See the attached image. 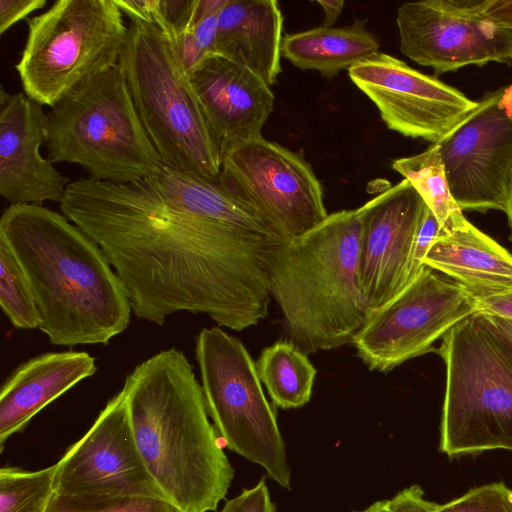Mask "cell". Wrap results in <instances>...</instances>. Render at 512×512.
<instances>
[{
    "label": "cell",
    "instance_id": "obj_19",
    "mask_svg": "<svg viewBox=\"0 0 512 512\" xmlns=\"http://www.w3.org/2000/svg\"><path fill=\"white\" fill-rule=\"evenodd\" d=\"M97 371L85 351L46 352L21 363L0 391V449L44 407Z\"/></svg>",
    "mask_w": 512,
    "mask_h": 512
},
{
    "label": "cell",
    "instance_id": "obj_33",
    "mask_svg": "<svg viewBox=\"0 0 512 512\" xmlns=\"http://www.w3.org/2000/svg\"><path fill=\"white\" fill-rule=\"evenodd\" d=\"M46 5L47 0H0V34Z\"/></svg>",
    "mask_w": 512,
    "mask_h": 512
},
{
    "label": "cell",
    "instance_id": "obj_24",
    "mask_svg": "<svg viewBox=\"0 0 512 512\" xmlns=\"http://www.w3.org/2000/svg\"><path fill=\"white\" fill-rule=\"evenodd\" d=\"M392 168L418 192L437 218L440 230H449L466 219L451 194L438 144L419 154L395 159Z\"/></svg>",
    "mask_w": 512,
    "mask_h": 512
},
{
    "label": "cell",
    "instance_id": "obj_35",
    "mask_svg": "<svg viewBox=\"0 0 512 512\" xmlns=\"http://www.w3.org/2000/svg\"><path fill=\"white\" fill-rule=\"evenodd\" d=\"M218 14L205 15L191 25L196 43L206 58L216 54Z\"/></svg>",
    "mask_w": 512,
    "mask_h": 512
},
{
    "label": "cell",
    "instance_id": "obj_38",
    "mask_svg": "<svg viewBox=\"0 0 512 512\" xmlns=\"http://www.w3.org/2000/svg\"><path fill=\"white\" fill-rule=\"evenodd\" d=\"M482 13L497 25L512 29V0H483Z\"/></svg>",
    "mask_w": 512,
    "mask_h": 512
},
{
    "label": "cell",
    "instance_id": "obj_23",
    "mask_svg": "<svg viewBox=\"0 0 512 512\" xmlns=\"http://www.w3.org/2000/svg\"><path fill=\"white\" fill-rule=\"evenodd\" d=\"M256 367L276 407L299 408L310 401L317 371L307 353L292 340L264 348Z\"/></svg>",
    "mask_w": 512,
    "mask_h": 512
},
{
    "label": "cell",
    "instance_id": "obj_14",
    "mask_svg": "<svg viewBox=\"0 0 512 512\" xmlns=\"http://www.w3.org/2000/svg\"><path fill=\"white\" fill-rule=\"evenodd\" d=\"M348 75L377 107L388 129L432 144L438 143L478 103L382 52L350 68Z\"/></svg>",
    "mask_w": 512,
    "mask_h": 512
},
{
    "label": "cell",
    "instance_id": "obj_6",
    "mask_svg": "<svg viewBox=\"0 0 512 512\" xmlns=\"http://www.w3.org/2000/svg\"><path fill=\"white\" fill-rule=\"evenodd\" d=\"M47 118L49 160L80 165L90 179L131 183L163 166L119 64L78 86Z\"/></svg>",
    "mask_w": 512,
    "mask_h": 512
},
{
    "label": "cell",
    "instance_id": "obj_21",
    "mask_svg": "<svg viewBox=\"0 0 512 512\" xmlns=\"http://www.w3.org/2000/svg\"><path fill=\"white\" fill-rule=\"evenodd\" d=\"M423 265L445 274L474 296L512 289V254L467 219L439 231Z\"/></svg>",
    "mask_w": 512,
    "mask_h": 512
},
{
    "label": "cell",
    "instance_id": "obj_20",
    "mask_svg": "<svg viewBox=\"0 0 512 512\" xmlns=\"http://www.w3.org/2000/svg\"><path fill=\"white\" fill-rule=\"evenodd\" d=\"M283 16L275 0H228L218 14L216 54L276 83L281 72Z\"/></svg>",
    "mask_w": 512,
    "mask_h": 512
},
{
    "label": "cell",
    "instance_id": "obj_31",
    "mask_svg": "<svg viewBox=\"0 0 512 512\" xmlns=\"http://www.w3.org/2000/svg\"><path fill=\"white\" fill-rule=\"evenodd\" d=\"M389 512H435L436 502L429 501L419 485H412L387 500Z\"/></svg>",
    "mask_w": 512,
    "mask_h": 512
},
{
    "label": "cell",
    "instance_id": "obj_28",
    "mask_svg": "<svg viewBox=\"0 0 512 512\" xmlns=\"http://www.w3.org/2000/svg\"><path fill=\"white\" fill-rule=\"evenodd\" d=\"M435 512H512V488L503 482L471 488L446 503H437Z\"/></svg>",
    "mask_w": 512,
    "mask_h": 512
},
{
    "label": "cell",
    "instance_id": "obj_34",
    "mask_svg": "<svg viewBox=\"0 0 512 512\" xmlns=\"http://www.w3.org/2000/svg\"><path fill=\"white\" fill-rule=\"evenodd\" d=\"M477 314L493 340L512 360V320L496 315Z\"/></svg>",
    "mask_w": 512,
    "mask_h": 512
},
{
    "label": "cell",
    "instance_id": "obj_13",
    "mask_svg": "<svg viewBox=\"0 0 512 512\" xmlns=\"http://www.w3.org/2000/svg\"><path fill=\"white\" fill-rule=\"evenodd\" d=\"M483 1L420 0L399 6L400 51L436 74L512 62V29L482 13Z\"/></svg>",
    "mask_w": 512,
    "mask_h": 512
},
{
    "label": "cell",
    "instance_id": "obj_16",
    "mask_svg": "<svg viewBox=\"0 0 512 512\" xmlns=\"http://www.w3.org/2000/svg\"><path fill=\"white\" fill-rule=\"evenodd\" d=\"M426 207L406 179L360 207L359 277L372 310L417 277L413 251Z\"/></svg>",
    "mask_w": 512,
    "mask_h": 512
},
{
    "label": "cell",
    "instance_id": "obj_27",
    "mask_svg": "<svg viewBox=\"0 0 512 512\" xmlns=\"http://www.w3.org/2000/svg\"><path fill=\"white\" fill-rule=\"evenodd\" d=\"M46 512H180L165 498L53 493Z\"/></svg>",
    "mask_w": 512,
    "mask_h": 512
},
{
    "label": "cell",
    "instance_id": "obj_7",
    "mask_svg": "<svg viewBox=\"0 0 512 512\" xmlns=\"http://www.w3.org/2000/svg\"><path fill=\"white\" fill-rule=\"evenodd\" d=\"M437 352L446 369L439 450L451 459L512 451V360L478 314L454 326Z\"/></svg>",
    "mask_w": 512,
    "mask_h": 512
},
{
    "label": "cell",
    "instance_id": "obj_10",
    "mask_svg": "<svg viewBox=\"0 0 512 512\" xmlns=\"http://www.w3.org/2000/svg\"><path fill=\"white\" fill-rule=\"evenodd\" d=\"M220 179L281 239L299 237L328 216L311 165L262 136L222 154Z\"/></svg>",
    "mask_w": 512,
    "mask_h": 512
},
{
    "label": "cell",
    "instance_id": "obj_9",
    "mask_svg": "<svg viewBox=\"0 0 512 512\" xmlns=\"http://www.w3.org/2000/svg\"><path fill=\"white\" fill-rule=\"evenodd\" d=\"M195 356L207 410L225 446L290 490L291 468L276 411L246 347L220 327L203 328L195 338Z\"/></svg>",
    "mask_w": 512,
    "mask_h": 512
},
{
    "label": "cell",
    "instance_id": "obj_2",
    "mask_svg": "<svg viewBox=\"0 0 512 512\" xmlns=\"http://www.w3.org/2000/svg\"><path fill=\"white\" fill-rule=\"evenodd\" d=\"M0 237L31 286L38 329L51 344L107 345L131 318L126 289L101 247L63 213L35 204H10Z\"/></svg>",
    "mask_w": 512,
    "mask_h": 512
},
{
    "label": "cell",
    "instance_id": "obj_29",
    "mask_svg": "<svg viewBox=\"0 0 512 512\" xmlns=\"http://www.w3.org/2000/svg\"><path fill=\"white\" fill-rule=\"evenodd\" d=\"M220 512H276L266 481L262 478L254 487L243 489L228 500Z\"/></svg>",
    "mask_w": 512,
    "mask_h": 512
},
{
    "label": "cell",
    "instance_id": "obj_36",
    "mask_svg": "<svg viewBox=\"0 0 512 512\" xmlns=\"http://www.w3.org/2000/svg\"><path fill=\"white\" fill-rule=\"evenodd\" d=\"M130 20L158 24L161 19L160 0H114Z\"/></svg>",
    "mask_w": 512,
    "mask_h": 512
},
{
    "label": "cell",
    "instance_id": "obj_32",
    "mask_svg": "<svg viewBox=\"0 0 512 512\" xmlns=\"http://www.w3.org/2000/svg\"><path fill=\"white\" fill-rule=\"evenodd\" d=\"M440 231V225L432 213V211L426 207L421 224L419 226L413 251V262L415 271L419 274L424 268L423 258L426 255L429 247L436 238Z\"/></svg>",
    "mask_w": 512,
    "mask_h": 512
},
{
    "label": "cell",
    "instance_id": "obj_15",
    "mask_svg": "<svg viewBox=\"0 0 512 512\" xmlns=\"http://www.w3.org/2000/svg\"><path fill=\"white\" fill-rule=\"evenodd\" d=\"M54 492L165 498L138 450L122 390L56 463Z\"/></svg>",
    "mask_w": 512,
    "mask_h": 512
},
{
    "label": "cell",
    "instance_id": "obj_39",
    "mask_svg": "<svg viewBox=\"0 0 512 512\" xmlns=\"http://www.w3.org/2000/svg\"><path fill=\"white\" fill-rule=\"evenodd\" d=\"M317 3L322 7L324 11V26L333 27L337 19L342 13L345 2L343 0H318Z\"/></svg>",
    "mask_w": 512,
    "mask_h": 512
},
{
    "label": "cell",
    "instance_id": "obj_1",
    "mask_svg": "<svg viewBox=\"0 0 512 512\" xmlns=\"http://www.w3.org/2000/svg\"><path fill=\"white\" fill-rule=\"evenodd\" d=\"M59 205L101 247L137 318L162 326L186 311L242 331L267 317L283 239L220 177L163 165L125 184L79 178Z\"/></svg>",
    "mask_w": 512,
    "mask_h": 512
},
{
    "label": "cell",
    "instance_id": "obj_17",
    "mask_svg": "<svg viewBox=\"0 0 512 512\" xmlns=\"http://www.w3.org/2000/svg\"><path fill=\"white\" fill-rule=\"evenodd\" d=\"M48 137L43 105L25 93L0 92V194L10 204L61 202L69 179L41 153Z\"/></svg>",
    "mask_w": 512,
    "mask_h": 512
},
{
    "label": "cell",
    "instance_id": "obj_8",
    "mask_svg": "<svg viewBox=\"0 0 512 512\" xmlns=\"http://www.w3.org/2000/svg\"><path fill=\"white\" fill-rule=\"evenodd\" d=\"M129 28L114 0H58L28 20L15 65L24 93L53 107L119 64Z\"/></svg>",
    "mask_w": 512,
    "mask_h": 512
},
{
    "label": "cell",
    "instance_id": "obj_12",
    "mask_svg": "<svg viewBox=\"0 0 512 512\" xmlns=\"http://www.w3.org/2000/svg\"><path fill=\"white\" fill-rule=\"evenodd\" d=\"M477 102L436 144L462 211L506 213L512 189V91L503 87Z\"/></svg>",
    "mask_w": 512,
    "mask_h": 512
},
{
    "label": "cell",
    "instance_id": "obj_25",
    "mask_svg": "<svg viewBox=\"0 0 512 512\" xmlns=\"http://www.w3.org/2000/svg\"><path fill=\"white\" fill-rule=\"evenodd\" d=\"M56 464L37 471L0 469V512H46L54 493Z\"/></svg>",
    "mask_w": 512,
    "mask_h": 512
},
{
    "label": "cell",
    "instance_id": "obj_5",
    "mask_svg": "<svg viewBox=\"0 0 512 512\" xmlns=\"http://www.w3.org/2000/svg\"><path fill=\"white\" fill-rule=\"evenodd\" d=\"M119 66L141 122L163 165L217 179L222 154L212 135L173 33L130 20Z\"/></svg>",
    "mask_w": 512,
    "mask_h": 512
},
{
    "label": "cell",
    "instance_id": "obj_22",
    "mask_svg": "<svg viewBox=\"0 0 512 512\" xmlns=\"http://www.w3.org/2000/svg\"><path fill=\"white\" fill-rule=\"evenodd\" d=\"M357 19L344 27L321 25L283 37L282 56L302 70H316L332 79L342 70L381 53L377 37Z\"/></svg>",
    "mask_w": 512,
    "mask_h": 512
},
{
    "label": "cell",
    "instance_id": "obj_26",
    "mask_svg": "<svg viewBox=\"0 0 512 512\" xmlns=\"http://www.w3.org/2000/svg\"><path fill=\"white\" fill-rule=\"evenodd\" d=\"M0 306L14 327L38 328V311L29 281L13 251L1 237Z\"/></svg>",
    "mask_w": 512,
    "mask_h": 512
},
{
    "label": "cell",
    "instance_id": "obj_3",
    "mask_svg": "<svg viewBox=\"0 0 512 512\" xmlns=\"http://www.w3.org/2000/svg\"><path fill=\"white\" fill-rule=\"evenodd\" d=\"M122 391L138 450L164 497L180 512L216 511L234 469L184 352L169 348L147 358Z\"/></svg>",
    "mask_w": 512,
    "mask_h": 512
},
{
    "label": "cell",
    "instance_id": "obj_42",
    "mask_svg": "<svg viewBox=\"0 0 512 512\" xmlns=\"http://www.w3.org/2000/svg\"><path fill=\"white\" fill-rule=\"evenodd\" d=\"M510 88L512 89V85H510Z\"/></svg>",
    "mask_w": 512,
    "mask_h": 512
},
{
    "label": "cell",
    "instance_id": "obj_11",
    "mask_svg": "<svg viewBox=\"0 0 512 512\" xmlns=\"http://www.w3.org/2000/svg\"><path fill=\"white\" fill-rule=\"evenodd\" d=\"M475 313L474 296L466 288L424 266L399 294L372 310L352 344L370 370L387 372L430 352Z\"/></svg>",
    "mask_w": 512,
    "mask_h": 512
},
{
    "label": "cell",
    "instance_id": "obj_18",
    "mask_svg": "<svg viewBox=\"0 0 512 512\" xmlns=\"http://www.w3.org/2000/svg\"><path fill=\"white\" fill-rule=\"evenodd\" d=\"M190 80L221 154L262 136L275 101L270 85L262 78L215 54L193 71Z\"/></svg>",
    "mask_w": 512,
    "mask_h": 512
},
{
    "label": "cell",
    "instance_id": "obj_30",
    "mask_svg": "<svg viewBox=\"0 0 512 512\" xmlns=\"http://www.w3.org/2000/svg\"><path fill=\"white\" fill-rule=\"evenodd\" d=\"M173 41L183 67L190 76L206 59L196 43L190 21L173 32Z\"/></svg>",
    "mask_w": 512,
    "mask_h": 512
},
{
    "label": "cell",
    "instance_id": "obj_40",
    "mask_svg": "<svg viewBox=\"0 0 512 512\" xmlns=\"http://www.w3.org/2000/svg\"><path fill=\"white\" fill-rule=\"evenodd\" d=\"M354 512H389L387 500L377 501L362 511Z\"/></svg>",
    "mask_w": 512,
    "mask_h": 512
},
{
    "label": "cell",
    "instance_id": "obj_37",
    "mask_svg": "<svg viewBox=\"0 0 512 512\" xmlns=\"http://www.w3.org/2000/svg\"><path fill=\"white\" fill-rule=\"evenodd\" d=\"M474 299L477 313L496 315L512 320V289L474 296Z\"/></svg>",
    "mask_w": 512,
    "mask_h": 512
},
{
    "label": "cell",
    "instance_id": "obj_4",
    "mask_svg": "<svg viewBox=\"0 0 512 512\" xmlns=\"http://www.w3.org/2000/svg\"><path fill=\"white\" fill-rule=\"evenodd\" d=\"M361 233L360 207L341 210L272 253L271 298L307 354L353 343L372 312L359 277Z\"/></svg>",
    "mask_w": 512,
    "mask_h": 512
},
{
    "label": "cell",
    "instance_id": "obj_41",
    "mask_svg": "<svg viewBox=\"0 0 512 512\" xmlns=\"http://www.w3.org/2000/svg\"><path fill=\"white\" fill-rule=\"evenodd\" d=\"M506 214L508 217V223H509V227L511 229V234H512V189H511V193H510L508 209H507Z\"/></svg>",
    "mask_w": 512,
    "mask_h": 512
}]
</instances>
